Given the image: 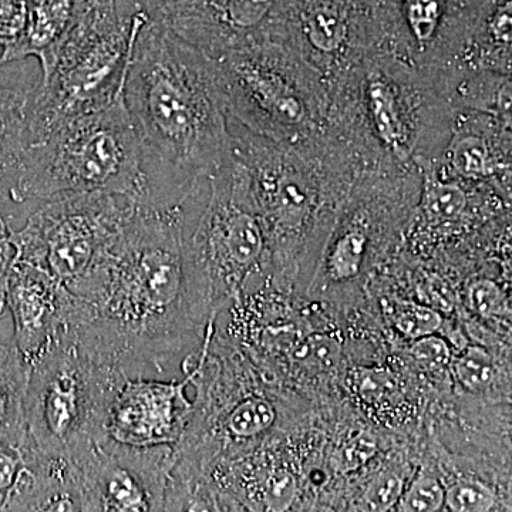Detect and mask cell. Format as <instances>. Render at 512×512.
I'll return each instance as SVG.
<instances>
[{
	"instance_id": "obj_1",
	"label": "cell",
	"mask_w": 512,
	"mask_h": 512,
	"mask_svg": "<svg viewBox=\"0 0 512 512\" xmlns=\"http://www.w3.org/2000/svg\"><path fill=\"white\" fill-rule=\"evenodd\" d=\"M137 202L106 261L70 293L64 329L127 376L161 370L202 340V308L185 262L187 205Z\"/></svg>"
},
{
	"instance_id": "obj_2",
	"label": "cell",
	"mask_w": 512,
	"mask_h": 512,
	"mask_svg": "<svg viewBox=\"0 0 512 512\" xmlns=\"http://www.w3.org/2000/svg\"><path fill=\"white\" fill-rule=\"evenodd\" d=\"M141 16L123 97L146 154L150 200L200 194L232 147L214 57Z\"/></svg>"
},
{
	"instance_id": "obj_3",
	"label": "cell",
	"mask_w": 512,
	"mask_h": 512,
	"mask_svg": "<svg viewBox=\"0 0 512 512\" xmlns=\"http://www.w3.org/2000/svg\"><path fill=\"white\" fill-rule=\"evenodd\" d=\"M454 109L443 73L375 49L329 87L328 130L362 173L420 171L440 157Z\"/></svg>"
},
{
	"instance_id": "obj_4",
	"label": "cell",
	"mask_w": 512,
	"mask_h": 512,
	"mask_svg": "<svg viewBox=\"0 0 512 512\" xmlns=\"http://www.w3.org/2000/svg\"><path fill=\"white\" fill-rule=\"evenodd\" d=\"M232 153L247 170L268 234L271 262H288L316 248L336 208L363 177L348 148L326 130L285 143L255 136L229 120Z\"/></svg>"
},
{
	"instance_id": "obj_5",
	"label": "cell",
	"mask_w": 512,
	"mask_h": 512,
	"mask_svg": "<svg viewBox=\"0 0 512 512\" xmlns=\"http://www.w3.org/2000/svg\"><path fill=\"white\" fill-rule=\"evenodd\" d=\"M79 194L150 200L146 154L124 97L62 121L33 143L13 174L9 201Z\"/></svg>"
},
{
	"instance_id": "obj_6",
	"label": "cell",
	"mask_w": 512,
	"mask_h": 512,
	"mask_svg": "<svg viewBox=\"0 0 512 512\" xmlns=\"http://www.w3.org/2000/svg\"><path fill=\"white\" fill-rule=\"evenodd\" d=\"M215 62L232 123L285 143L328 130V84L285 39L239 47Z\"/></svg>"
},
{
	"instance_id": "obj_7",
	"label": "cell",
	"mask_w": 512,
	"mask_h": 512,
	"mask_svg": "<svg viewBox=\"0 0 512 512\" xmlns=\"http://www.w3.org/2000/svg\"><path fill=\"white\" fill-rule=\"evenodd\" d=\"M126 373L84 349L63 329L30 367L26 429L42 453L79 463L109 437L107 414Z\"/></svg>"
},
{
	"instance_id": "obj_8",
	"label": "cell",
	"mask_w": 512,
	"mask_h": 512,
	"mask_svg": "<svg viewBox=\"0 0 512 512\" xmlns=\"http://www.w3.org/2000/svg\"><path fill=\"white\" fill-rule=\"evenodd\" d=\"M141 12L117 15L114 0H77L72 30L30 97L33 143L62 121L123 97Z\"/></svg>"
},
{
	"instance_id": "obj_9",
	"label": "cell",
	"mask_w": 512,
	"mask_h": 512,
	"mask_svg": "<svg viewBox=\"0 0 512 512\" xmlns=\"http://www.w3.org/2000/svg\"><path fill=\"white\" fill-rule=\"evenodd\" d=\"M192 289L210 316L271 262L268 234L244 164L229 153L208 180V198L185 234Z\"/></svg>"
},
{
	"instance_id": "obj_10",
	"label": "cell",
	"mask_w": 512,
	"mask_h": 512,
	"mask_svg": "<svg viewBox=\"0 0 512 512\" xmlns=\"http://www.w3.org/2000/svg\"><path fill=\"white\" fill-rule=\"evenodd\" d=\"M136 204L110 194L45 201L25 227L12 229L16 259L43 269L72 293L106 261Z\"/></svg>"
},
{
	"instance_id": "obj_11",
	"label": "cell",
	"mask_w": 512,
	"mask_h": 512,
	"mask_svg": "<svg viewBox=\"0 0 512 512\" xmlns=\"http://www.w3.org/2000/svg\"><path fill=\"white\" fill-rule=\"evenodd\" d=\"M488 0H367L376 49L426 70L456 69Z\"/></svg>"
},
{
	"instance_id": "obj_12",
	"label": "cell",
	"mask_w": 512,
	"mask_h": 512,
	"mask_svg": "<svg viewBox=\"0 0 512 512\" xmlns=\"http://www.w3.org/2000/svg\"><path fill=\"white\" fill-rule=\"evenodd\" d=\"M148 18L208 56L285 36L288 0H137Z\"/></svg>"
},
{
	"instance_id": "obj_13",
	"label": "cell",
	"mask_w": 512,
	"mask_h": 512,
	"mask_svg": "<svg viewBox=\"0 0 512 512\" xmlns=\"http://www.w3.org/2000/svg\"><path fill=\"white\" fill-rule=\"evenodd\" d=\"M173 446L133 447L107 437L77 463L83 511H164Z\"/></svg>"
},
{
	"instance_id": "obj_14",
	"label": "cell",
	"mask_w": 512,
	"mask_h": 512,
	"mask_svg": "<svg viewBox=\"0 0 512 512\" xmlns=\"http://www.w3.org/2000/svg\"><path fill=\"white\" fill-rule=\"evenodd\" d=\"M284 39L328 87L376 49L367 0H288Z\"/></svg>"
},
{
	"instance_id": "obj_15",
	"label": "cell",
	"mask_w": 512,
	"mask_h": 512,
	"mask_svg": "<svg viewBox=\"0 0 512 512\" xmlns=\"http://www.w3.org/2000/svg\"><path fill=\"white\" fill-rule=\"evenodd\" d=\"M181 382L127 377L111 399L107 414L110 439L133 447L175 446L183 437L192 406L187 397L197 363L188 355Z\"/></svg>"
},
{
	"instance_id": "obj_16",
	"label": "cell",
	"mask_w": 512,
	"mask_h": 512,
	"mask_svg": "<svg viewBox=\"0 0 512 512\" xmlns=\"http://www.w3.org/2000/svg\"><path fill=\"white\" fill-rule=\"evenodd\" d=\"M70 293L43 269L16 259L6 288V309L12 313L13 345L32 367L66 326Z\"/></svg>"
},
{
	"instance_id": "obj_17",
	"label": "cell",
	"mask_w": 512,
	"mask_h": 512,
	"mask_svg": "<svg viewBox=\"0 0 512 512\" xmlns=\"http://www.w3.org/2000/svg\"><path fill=\"white\" fill-rule=\"evenodd\" d=\"M441 175L463 183L511 177V120L484 111L457 109L450 137L437 160Z\"/></svg>"
},
{
	"instance_id": "obj_18",
	"label": "cell",
	"mask_w": 512,
	"mask_h": 512,
	"mask_svg": "<svg viewBox=\"0 0 512 512\" xmlns=\"http://www.w3.org/2000/svg\"><path fill=\"white\" fill-rule=\"evenodd\" d=\"M77 15V0H35L22 37L2 50L0 66L36 57L42 76L49 72Z\"/></svg>"
},
{
	"instance_id": "obj_19",
	"label": "cell",
	"mask_w": 512,
	"mask_h": 512,
	"mask_svg": "<svg viewBox=\"0 0 512 512\" xmlns=\"http://www.w3.org/2000/svg\"><path fill=\"white\" fill-rule=\"evenodd\" d=\"M511 20L512 0H488L458 67L511 76Z\"/></svg>"
},
{
	"instance_id": "obj_20",
	"label": "cell",
	"mask_w": 512,
	"mask_h": 512,
	"mask_svg": "<svg viewBox=\"0 0 512 512\" xmlns=\"http://www.w3.org/2000/svg\"><path fill=\"white\" fill-rule=\"evenodd\" d=\"M36 454L29 433L0 439V511H32Z\"/></svg>"
},
{
	"instance_id": "obj_21",
	"label": "cell",
	"mask_w": 512,
	"mask_h": 512,
	"mask_svg": "<svg viewBox=\"0 0 512 512\" xmlns=\"http://www.w3.org/2000/svg\"><path fill=\"white\" fill-rule=\"evenodd\" d=\"M32 89L0 87V174L12 183L16 168L33 144L30 128Z\"/></svg>"
},
{
	"instance_id": "obj_22",
	"label": "cell",
	"mask_w": 512,
	"mask_h": 512,
	"mask_svg": "<svg viewBox=\"0 0 512 512\" xmlns=\"http://www.w3.org/2000/svg\"><path fill=\"white\" fill-rule=\"evenodd\" d=\"M29 375V363L13 342H0V439L28 433L25 397Z\"/></svg>"
},
{
	"instance_id": "obj_23",
	"label": "cell",
	"mask_w": 512,
	"mask_h": 512,
	"mask_svg": "<svg viewBox=\"0 0 512 512\" xmlns=\"http://www.w3.org/2000/svg\"><path fill=\"white\" fill-rule=\"evenodd\" d=\"M453 372L468 392H484L494 382L493 357L480 346H471L454 360Z\"/></svg>"
},
{
	"instance_id": "obj_24",
	"label": "cell",
	"mask_w": 512,
	"mask_h": 512,
	"mask_svg": "<svg viewBox=\"0 0 512 512\" xmlns=\"http://www.w3.org/2000/svg\"><path fill=\"white\" fill-rule=\"evenodd\" d=\"M444 505L456 512L490 511L495 505V494L481 481L463 478L447 488Z\"/></svg>"
},
{
	"instance_id": "obj_25",
	"label": "cell",
	"mask_w": 512,
	"mask_h": 512,
	"mask_svg": "<svg viewBox=\"0 0 512 512\" xmlns=\"http://www.w3.org/2000/svg\"><path fill=\"white\" fill-rule=\"evenodd\" d=\"M446 490L436 477L421 473L413 484L403 491L399 501V511L433 512L444 507Z\"/></svg>"
},
{
	"instance_id": "obj_26",
	"label": "cell",
	"mask_w": 512,
	"mask_h": 512,
	"mask_svg": "<svg viewBox=\"0 0 512 512\" xmlns=\"http://www.w3.org/2000/svg\"><path fill=\"white\" fill-rule=\"evenodd\" d=\"M443 319L427 306L402 305L394 315V326L402 335L410 339H420L434 335L441 328Z\"/></svg>"
},
{
	"instance_id": "obj_27",
	"label": "cell",
	"mask_w": 512,
	"mask_h": 512,
	"mask_svg": "<svg viewBox=\"0 0 512 512\" xmlns=\"http://www.w3.org/2000/svg\"><path fill=\"white\" fill-rule=\"evenodd\" d=\"M467 303L471 311L485 319L497 318L507 312V296L491 279L471 282L467 288Z\"/></svg>"
},
{
	"instance_id": "obj_28",
	"label": "cell",
	"mask_w": 512,
	"mask_h": 512,
	"mask_svg": "<svg viewBox=\"0 0 512 512\" xmlns=\"http://www.w3.org/2000/svg\"><path fill=\"white\" fill-rule=\"evenodd\" d=\"M35 0H0V47L15 45L28 25Z\"/></svg>"
},
{
	"instance_id": "obj_29",
	"label": "cell",
	"mask_w": 512,
	"mask_h": 512,
	"mask_svg": "<svg viewBox=\"0 0 512 512\" xmlns=\"http://www.w3.org/2000/svg\"><path fill=\"white\" fill-rule=\"evenodd\" d=\"M404 488L402 478L396 474H382L370 484L366 494L370 510L386 511L399 504Z\"/></svg>"
},
{
	"instance_id": "obj_30",
	"label": "cell",
	"mask_w": 512,
	"mask_h": 512,
	"mask_svg": "<svg viewBox=\"0 0 512 512\" xmlns=\"http://www.w3.org/2000/svg\"><path fill=\"white\" fill-rule=\"evenodd\" d=\"M16 261V247L13 242L12 228L6 218L0 214V318L6 311V288L10 272Z\"/></svg>"
},
{
	"instance_id": "obj_31",
	"label": "cell",
	"mask_w": 512,
	"mask_h": 512,
	"mask_svg": "<svg viewBox=\"0 0 512 512\" xmlns=\"http://www.w3.org/2000/svg\"><path fill=\"white\" fill-rule=\"evenodd\" d=\"M416 340L417 342L413 346V356L421 365L437 369V367H443L450 363V352L443 340L434 335Z\"/></svg>"
},
{
	"instance_id": "obj_32",
	"label": "cell",
	"mask_w": 512,
	"mask_h": 512,
	"mask_svg": "<svg viewBox=\"0 0 512 512\" xmlns=\"http://www.w3.org/2000/svg\"><path fill=\"white\" fill-rule=\"evenodd\" d=\"M376 447L366 437H357L352 443L346 447L345 450V463L346 466L356 468L365 464L370 457L375 453Z\"/></svg>"
},
{
	"instance_id": "obj_33",
	"label": "cell",
	"mask_w": 512,
	"mask_h": 512,
	"mask_svg": "<svg viewBox=\"0 0 512 512\" xmlns=\"http://www.w3.org/2000/svg\"><path fill=\"white\" fill-rule=\"evenodd\" d=\"M9 201V185L5 175L0 174V202Z\"/></svg>"
}]
</instances>
